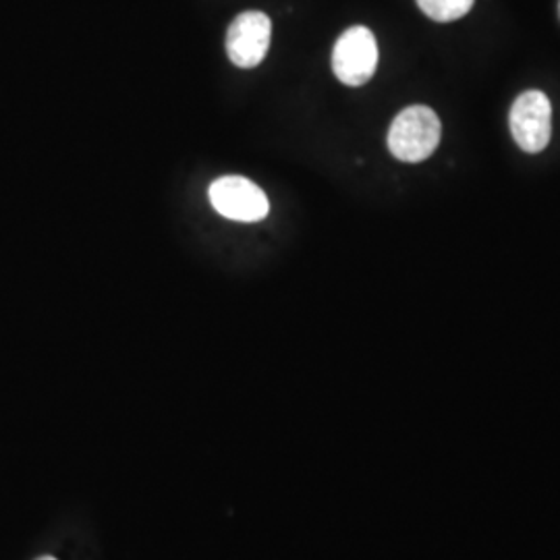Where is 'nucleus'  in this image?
Instances as JSON below:
<instances>
[{
	"mask_svg": "<svg viewBox=\"0 0 560 560\" xmlns=\"http://www.w3.org/2000/svg\"><path fill=\"white\" fill-rule=\"evenodd\" d=\"M378 67V44L374 34L363 27L353 25L340 36L332 50V71L337 80L345 85L360 88L372 80Z\"/></svg>",
	"mask_w": 560,
	"mask_h": 560,
	"instance_id": "obj_2",
	"label": "nucleus"
},
{
	"mask_svg": "<svg viewBox=\"0 0 560 560\" xmlns=\"http://www.w3.org/2000/svg\"><path fill=\"white\" fill-rule=\"evenodd\" d=\"M38 560H57V559H52V557H42V559H38Z\"/></svg>",
	"mask_w": 560,
	"mask_h": 560,
	"instance_id": "obj_7",
	"label": "nucleus"
},
{
	"mask_svg": "<svg viewBox=\"0 0 560 560\" xmlns=\"http://www.w3.org/2000/svg\"><path fill=\"white\" fill-rule=\"evenodd\" d=\"M476 0H418L421 11L430 20L448 23L465 18Z\"/></svg>",
	"mask_w": 560,
	"mask_h": 560,
	"instance_id": "obj_6",
	"label": "nucleus"
},
{
	"mask_svg": "<svg viewBox=\"0 0 560 560\" xmlns=\"http://www.w3.org/2000/svg\"><path fill=\"white\" fill-rule=\"evenodd\" d=\"M272 23L260 11H245L231 23L226 34V52L241 69L258 67L270 48Z\"/></svg>",
	"mask_w": 560,
	"mask_h": 560,
	"instance_id": "obj_5",
	"label": "nucleus"
},
{
	"mask_svg": "<svg viewBox=\"0 0 560 560\" xmlns=\"http://www.w3.org/2000/svg\"><path fill=\"white\" fill-rule=\"evenodd\" d=\"M511 133L523 152L538 154L552 136V106L544 92H523L511 108Z\"/></svg>",
	"mask_w": 560,
	"mask_h": 560,
	"instance_id": "obj_3",
	"label": "nucleus"
},
{
	"mask_svg": "<svg viewBox=\"0 0 560 560\" xmlns=\"http://www.w3.org/2000/svg\"><path fill=\"white\" fill-rule=\"evenodd\" d=\"M214 210L229 221L258 222L268 217L270 203L256 183L243 177H221L208 189Z\"/></svg>",
	"mask_w": 560,
	"mask_h": 560,
	"instance_id": "obj_4",
	"label": "nucleus"
},
{
	"mask_svg": "<svg viewBox=\"0 0 560 560\" xmlns=\"http://www.w3.org/2000/svg\"><path fill=\"white\" fill-rule=\"evenodd\" d=\"M559 13H560V4H559Z\"/></svg>",
	"mask_w": 560,
	"mask_h": 560,
	"instance_id": "obj_8",
	"label": "nucleus"
},
{
	"mask_svg": "<svg viewBox=\"0 0 560 560\" xmlns=\"http://www.w3.org/2000/svg\"><path fill=\"white\" fill-rule=\"evenodd\" d=\"M442 138L439 115L428 106H409L393 120L388 131V150L400 162L430 159Z\"/></svg>",
	"mask_w": 560,
	"mask_h": 560,
	"instance_id": "obj_1",
	"label": "nucleus"
}]
</instances>
